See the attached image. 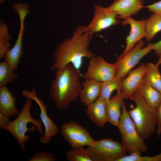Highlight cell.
Wrapping results in <instances>:
<instances>
[{"instance_id":"obj_15","label":"cell","mask_w":161,"mask_h":161,"mask_svg":"<svg viewBox=\"0 0 161 161\" xmlns=\"http://www.w3.org/2000/svg\"><path fill=\"white\" fill-rule=\"evenodd\" d=\"M105 101L100 96L87 106L86 115L89 119L97 127L104 128L108 122L105 107Z\"/></svg>"},{"instance_id":"obj_26","label":"cell","mask_w":161,"mask_h":161,"mask_svg":"<svg viewBox=\"0 0 161 161\" xmlns=\"http://www.w3.org/2000/svg\"><path fill=\"white\" fill-rule=\"evenodd\" d=\"M14 10L18 14L20 18V24H24L25 18L27 14L30 12L28 9L30 6L25 3H17L13 6Z\"/></svg>"},{"instance_id":"obj_29","label":"cell","mask_w":161,"mask_h":161,"mask_svg":"<svg viewBox=\"0 0 161 161\" xmlns=\"http://www.w3.org/2000/svg\"><path fill=\"white\" fill-rule=\"evenodd\" d=\"M11 39L8 33V27L5 22L1 20L0 23V40L9 41Z\"/></svg>"},{"instance_id":"obj_36","label":"cell","mask_w":161,"mask_h":161,"mask_svg":"<svg viewBox=\"0 0 161 161\" xmlns=\"http://www.w3.org/2000/svg\"><path fill=\"white\" fill-rule=\"evenodd\" d=\"M6 0H0V4H1L2 3L6 1Z\"/></svg>"},{"instance_id":"obj_9","label":"cell","mask_w":161,"mask_h":161,"mask_svg":"<svg viewBox=\"0 0 161 161\" xmlns=\"http://www.w3.org/2000/svg\"><path fill=\"white\" fill-rule=\"evenodd\" d=\"M90 59L87 70L83 75L85 80L92 79L103 82L115 77L117 66L115 63L107 62L100 55H95Z\"/></svg>"},{"instance_id":"obj_5","label":"cell","mask_w":161,"mask_h":161,"mask_svg":"<svg viewBox=\"0 0 161 161\" xmlns=\"http://www.w3.org/2000/svg\"><path fill=\"white\" fill-rule=\"evenodd\" d=\"M122 114L117 126L122 138V143L129 154L135 152L145 153L148 147L140 136L126 108L124 100L121 105Z\"/></svg>"},{"instance_id":"obj_27","label":"cell","mask_w":161,"mask_h":161,"mask_svg":"<svg viewBox=\"0 0 161 161\" xmlns=\"http://www.w3.org/2000/svg\"><path fill=\"white\" fill-rule=\"evenodd\" d=\"M56 160L53 153H47L43 151L36 152L33 156L30 158L29 161H54Z\"/></svg>"},{"instance_id":"obj_14","label":"cell","mask_w":161,"mask_h":161,"mask_svg":"<svg viewBox=\"0 0 161 161\" xmlns=\"http://www.w3.org/2000/svg\"><path fill=\"white\" fill-rule=\"evenodd\" d=\"M144 0H114L109 10L118 17L125 19L139 12L144 7Z\"/></svg>"},{"instance_id":"obj_19","label":"cell","mask_w":161,"mask_h":161,"mask_svg":"<svg viewBox=\"0 0 161 161\" xmlns=\"http://www.w3.org/2000/svg\"><path fill=\"white\" fill-rule=\"evenodd\" d=\"M25 26L20 25V30L17 39L13 47L5 54L4 58L15 70L17 69L23 52L22 39Z\"/></svg>"},{"instance_id":"obj_18","label":"cell","mask_w":161,"mask_h":161,"mask_svg":"<svg viewBox=\"0 0 161 161\" xmlns=\"http://www.w3.org/2000/svg\"><path fill=\"white\" fill-rule=\"evenodd\" d=\"M16 99L6 86H0V112L14 117L20 112L17 109Z\"/></svg>"},{"instance_id":"obj_24","label":"cell","mask_w":161,"mask_h":161,"mask_svg":"<svg viewBox=\"0 0 161 161\" xmlns=\"http://www.w3.org/2000/svg\"><path fill=\"white\" fill-rule=\"evenodd\" d=\"M6 61L0 63V86H6L16 80L19 79L18 75Z\"/></svg>"},{"instance_id":"obj_33","label":"cell","mask_w":161,"mask_h":161,"mask_svg":"<svg viewBox=\"0 0 161 161\" xmlns=\"http://www.w3.org/2000/svg\"><path fill=\"white\" fill-rule=\"evenodd\" d=\"M10 116L0 112V129L7 125L10 122Z\"/></svg>"},{"instance_id":"obj_35","label":"cell","mask_w":161,"mask_h":161,"mask_svg":"<svg viewBox=\"0 0 161 161\" xmlns=\"http://www.w3.org/2000/svg\"><path fill=\"white\" fill-rule=\"evenodd\" d=\"M156 64L158 66L160 65H161V55L159 57V58Z\"/></svg>"},{"instance_id":"obj_11","label":"cell","mask_w":161,"mask_h":161,"mask_svg":"<svg viewBox=\"0 0 161 161\" xmlns=\"http://www.w3.org/2000/svg\"><path fill=\"white\" fill-rule=\"evenodd\" d=\"M117 17L108 7H104L95 4L93 18L87 26L84 27L83 31L89 32L93 35L95 32L117 25L120 21Z\"/></svg>"},{"instance_id":"obj_1","label":"cell","mask_w":161,"mask_h":161,"mask_svg":"<svg viewBox=\"0 0 161 161\" xmlns=\"http://www.w3.org/2000/svg\"><path fill=\"white\" fill-rule=\"evenodd\" d=\"M85 26H79L72 37L64 39L56 48L52 57L54 59L52 70L62 68L71 64L79 70L84 58L89 59L95 55L89 49L93 34L83 31Z\"/></svg>"},{"instance_id":"obj_4","label":"cell","mask_w":161,"mask_h":161,"mask_svg":"<svg viewBox=\"0 0 161 161\" xmlns=\"http://www.w3.org/2000/svg\"><path fill=\"white\" fill-rule=\"evenodd\" d=\"M130 99L136 106L128 111L136 129L142 138L147 139L154 132L157 128L156 109L149 106L136 92Z\"/></svg>"},{"instance_id":"obj_3","label":"cell","mask_w":161,"mask_h":161,"mask_svg":"<svg viewBox=\"0 0 161 161\" xmlns=\"http://www.w3.org/2000/svg\"><path fill=\"white\" fill-rule=\"evenodd\" d=\"M32 100L31 99H27L17 117L0 129L6 130L11 134L17 140L23 151H25L26 148L25 143L30 138L29 135L26 134L27 131H34L36 128L40 134L43 131L41 120L34 119L31 115Z\"/></svg>"},{"instance_id":"obj_32","label":"cell","mask_w":161,"mask_h":161,"mask_svg":"<svg viewBox=\"0 0 161 161\" xmlns=\"http://www.w3.org/2000/svg\"><path fill=\"white\" fill-rule=\"evenodd\" d=\"M9 41L6 40H0V58H4L6 53L9 50L10 43Z\"/></svg>"},{"instance_id":"obj_20","label":"cell","mask_w":161,"mask_h":161,"mask_svg":"<svg viewBox=\"0 0 161 161\" xmlns=\"http://www.w3.org/2000/svg\"><path fill=\"white\" fill-rule=\"evenodd\" d=\"M136 92L153 108L156 109L161 102V93L143 82Z\"/></svg>"},{"instance_id":"obj_10","label":"cell","mask_w":161,"mask_h":161,"mask_svg":"<svg viewBox=\"0 0 161 161\" xmlns=\"http://www.w3.org/2000/svg\"><path fill=\"white\" fill-rule=\"evenodd\" d=\"M21 94L27 99H31L35 101L38 106L40 110L39 117L44 128V135L40 137L39 141L43 144L49 143L52 138L58 134L59 128L48 116L47 112V106L37 96L35 86L31 91L27 89L23 90Z\"/></svg>"},{"instance_id":"obj_25","label":"cell","mask_w":161,"mask_h":161,"mask_svg":"<svg viewBox=\"0 0 161 161\" xmlns=\"http://www.w3.org/2000/svg\"><path fill=\"white\" fill-rule=\"evenodd\" d=\"M69 161H94L89 151L83 147L72 148L66 154Z\"/></svg>"},{"instance_id":"obj_30","label":"cell","mask_w":161,"mask_h":161,"mask_svg":"<svg viewBox=\"0 0 161 161\" xmlns=\"http://www.w3.org/2000/svg\"><path fill=\"white\" fill-rule=\"evenodd\" d=\"M144 7L149 11L161 16V0Z\"/></svg>"},{"instance_id":"obj_7","label":"cell","mask_w":161,"mask_h":161,"mask_svg":"<svg viewBox=\"0 0 161 161\" xmlns=\"http://www.w3.org/2000/svg\"><path fill=\"white\" fill-rule=\"evenodd\" d=\"M145 42L140 40L135 47L122 57L117 60L115 77L124 78L140 60L152 50L150 44L143 48Z\"/></svg>"},{"instance_id":"obj_16","label":"cell","mask_w":161,"mask_h":161,"mask_svg":"<svg viewBox=\"0 0 161 161\" xmlns=\"http://www.w3.org/2000/svg\"><path fill=\"white\" fill-rule=\"evenodd\" d=\"M123 98L120 90L116 94L105 101V107L108 122L117 127L122 114L121 105Z\"/></svg>"},{"instance_id":"obj_23","label":"cell","mask_w":161,"mask_h":161,"mask_svg":"<svg viewBox=\"0 0 161 161\" xmlns=\"http://www.w3.org/2000/svg\"><path fill=\"white\" fill-rule=\"evenodd\" d=\"M123 78L116 77L108 81L101 82L100 96L105 101L110 99L113 92L120 90L121 82Z\"/></svg>"},{"instance_id":"obj_34","label":"cell","mask_w":161,"mask_h":161,"mask_svg":"<svg viewBox=\"0 0 161 161\" xmlns=\"http://www.w3.org/2000/svg\"><path fill=\"white\" fill-rule=\"evenodd\" d=\"M150 44L152 50H154L155 54L159 57L161 55V39L155 43Z\"/></svg>"},{"instance_id":"obj_21","label":"cell","mask_w":161,"mask_h":161,"mask_svg":"<svg viewBox=\"0 0 161 161\" xmlns=\"http://www.w3.org/2000/svg\"><path fill=\"white\" fill-rule=\"evenodd\" d=\"M159 66L151 63L146 64L143 82L153 87L161 93V75Z\"/></svg>"},{"instance_id":"obj_31","label":"cell","mask_w":161,"mask_h":161,"mask_svg":"<svg viewBox=\"0 0 161 161\" xmlns=\"http://www.w3.org/2000/svg\"><path fill=\"white\" fill-rule=\"evenodd\" d=\"M157 118L156 134L159 138L161 134V102L156 109Z\"/></svg>"},{"instance_id":"obj_2","label":"cell","mask_w":161,"mask_h":161,"mask_svg":"<svg viewBox=\"0 0 161 161\" xmlns=\"http://www.w3.org/2000/svg\"><path fill=\"white\" fill-rule=\"evenodd\" d=\"M55 78L51 83L49 95L59 110L66 109L78 97L82 88V75L72 64L55 70Z\"/></svg>"},{"instance_id":"obj_28","label":"cell","mask_w":161,"mask_h":161,"mask_svg":"<svg viewBox=\"0 0 161 161\" xmlns=\"http://www.w3.org/2000/svg\"><path fill=\"white\" fill-rule=\"evenodd\" d=\"M135 161H161V153L152 156H142L141 154L137 153L134 156Z\"/></svg>"},{"instance_id":"obj_13","label":"cell","mask_w":161,"mask_h":161,"mask_svg":"<svg viewBox=\"0 0 161 161\" xmlns=\"http://www.w3.org/2000/svg\"><path fill=\"white\" fill-rule=\"evenodd\" d=\"M146 64L143 63L132 70L122 80L121 91L124 100L130 99L143 81Z\"/></svg>"},{"instance_id":"obj_22","label":"cell","mask_w":161,"mask_h":161,"mask_svg":"<svg viewBox=\"0 0 161 161\" xmlns=\"http://www.w3.org/2000/svg\"><path fill=\"white\" fill-rule=\"evenodd\" d=\"M145 38L148 41L151 40L158 32L161 31V16L152 13L145 23Z\"/></svg>"},{"instance_id":"obj_6","label":"cell","mask_w":161,"mask_h":161,"mask_svg":"<svg viewBox=\"0 0 161 161\" xmlns=\"http://www.w3.org/2000/svg\"><path fill=\"white\" fill-rule=\"evenodd\" d=\"M87 148L94 161H117L127 153L122 143L110 138L95 140Z\"/></svg>"},{"instance_id":"obj_12","label":"cell","mask_w":161,"mask_h":161,"mask_svg":"<svg viewBox=\"0 0 161 161\" xmlns=\"http://www.w3.org/2000/svg\"><path fill=\"white\" fill-rule=\"evenodd\" d=\"M146 20L143 19L140 21L133 19L131 16L124 19L121 22L123 25L129 24L130 31L129 35L126 38V46L124 50L117 59L122 57L132 49L135 44L145 37L146 34L145 23Z\"/></svg>"},{"instance_id":"obj_17","label":"cell","mask_w":161,"mask_h":161,"mask_svg":"<svg viewBox=\"0 0 161 161\" xmlns=\"http://www.w3.org/2000/svg\"><path fill=\"white\" fill-rule=\"evenodd\" d=\"M101 82L92 79L85 80L82 83L78 97L80 101L87 106L100 96Z\"/></svg>"},{"instance_id":"obj_8","label":"cell","mask_w":161,"mask_h":161,"mask_svg":"<svg viewBox=\"0 0 161 161\" xmlns=\"http://www.w3.org/2000/svg\"><path fill=\"white\" fill-rule=\"evenodd\" d=\"M60 133L72 148L89 146L95 140L86 129L74 120L62 124Z\"/></svg>"}]
</instances>
